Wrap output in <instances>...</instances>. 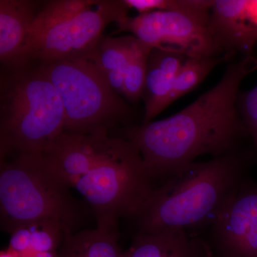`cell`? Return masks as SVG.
<instances>
[{
    "label": "cell",
    "instance_id": "1",
    "mask_svg": "<svg viewBox=\"0 0 257 257\" xmlns=\"http://www.w3.org/2000/svg\"><path fill=\"white\" fill-rule=\"evenodd\" d=\"M257 69V57L245 56L228 66L222 78L192 104L166 119L126 128L154 184L195 162L243 149L248 136L239 109L241 82Z\"/></svg>",
    "mask_w": 257,
    "mask_h": 257
},
{
    "label": "cell",
    "instance_id": "2",
    "mask_svg": "<svg viewBox=\"0 0 257 257\" xmlns=\"http://www.w3.org/2000/svg\"><path fill=\"white\" fill-rule=\"evenodd\" d=\"M251 152L194 162L156 184L131 220L136 233L180 229L199 234L211 226L249 179ZM135 233V234H136Z\"/></svg>",
    "mask_w": 257,
    "mask_h": 257
},
{
    "label": "cell",
    "instance_id": "3",
    "mask_svg": "<svg viewBox=\"0 0 257 257\" xmlns=\"http://www.w3.org/2000/svg\"><path fill=\"white\" fill-rule=\"evenodd\" d=\"M69 189L51 170L42 153L19 154L12 162L1 160L2 226L11 234L22 225L51 220L73 234L80 209Z\"/></svg>",
    "mask_w": 257,
    "mask_h": 257
},
{
    "label": "cell",
    "instance_id": "4",
    "mask_svg": "<svg viewBox=\"0 0 257 257\" xmlns=\"http://www.w3.org/2000/svg\"><path fill=\"white\" fill-rule=\"evenodd\" d=\"M94 213L96 227L117 230L121 219L131 220L151 194L155 184L143 157L126 139L114 143L67 183Z\"/></svg>",
    "mask_w": 257,
    "mask_h": 257
},
{
    "label": "cell",
    "instance_id": "5",
    "mask_svg": "<svg viewBox=\"0 0 257 257\" xmlns=\"http://www.w3.org/2000/svg\"><path fill=\"white\" fill-rule=\"evenodd\" d=\"M1 93V159L10 152L43 153L65 131L55 86L38 69L12 74Z\"/></svg>",
    "mask_w": 257,
    "mask_h": 257
},
{
    "label": "cell",
    "instance_id": "6",
    "mask_svg": "<svg viewBox=\"0 0 257 257\" xmlns=\"http://www.w3.org/2000/svg\"><path fill=\"white\" fill-rule=\"evenodd\" d=\"M37 69L50 79L60 94L66 132L108 130L128 114L127 107L89 53L42 62Z\"/></svg>",
    "mask_w": 257,
    "mask_h": 257
},
{
    "label": "cell",
    "instance_id": "7",
    "mask_svg": "<svg viewBox=\"0 0 257 257\" xmlns=\"http://www.w3.org/2000/svg\"><path fill=\"white\" fill-rule=\"evenodd\" d=\"M212 4L209 0H193L184 9L139 15L128 18L119 30L132 32L153 48L173 49L188 57L219 56L209 30Z\"/></svg>",
    "mask_w": 257,
    "mask_h": 257
},
{
    "label": "cell",
    "instance_id": "8",
    "mask_svg": "<svg viewBox=\"0 0 257 257\" xmlns=\"http://www.w3.org/2000/svg\"><path fill=\"white\" fill-rule=\"evenodd\" d=\"M124 0H104L48 29L27 42L25 61L42 62L74 58L87 55L102 37L106 27L116 23L121 27L128 20Z\"/></svg>",
    "mask_w": 257,
    "mask_h": 257
},
{
    "label": "cell",
    "instance_id": "9",
    "mask_svg": "<svg viewBox=\"0 0 257 257\" xmlns=\"http://www.w3.org/2000/svg\"><path fill=\"white\" fill-rule=\"evenodd\" d=\"M198 235L215 257H257V181L247 179L216 221Z\"/></svg>",
    "mask_w": 257,
    "mask_h": 257
},
{
    "label": "cell",
    "instance_id": "10",
    "mask_svg": "<svg viewBox=\"0 0 257 257\" xmlns=\"http://www.w3.org/2000/svg\"><path fill=\"white\" fill-rule=\"evenodd\" d=\"M249 1H213L209 20V33L221 55L241 52L252 55L257 43V26L250 17Z\"/></svg>",
    "mask_w": 257,
    "mask_h": 257
},
{
    "label": "cell",
    "instance_id": "11",
    "mask_svg": "<svg viewBox=\"0 0 257 257\" xmlns=\"http://www.w3.org/2000/svg\"><path fill=\"white\" fill-rule=\"evenodd\" d=\"M28 0L0 1V59L3 63L21 67L26 63L25 47L29 30L40 10Z\"/></svg>",
    "mask_w": 257,
    "mask_h": 257
},
{
    "label": "cell",
    "instance_id": "12",
    "mask_svg": "<svg viewBox=\"0 0 257 257\" xmlns=\"http://www.w3.org/2000/svg\"><path fill=\"white\" fill-rule=\"evenodd\" d=\"M126 257H213L199 235L184 229H168L156 234L136 233Z\"/></svg>",
    "mask_w": 257,
    "mask_h": 257
},
{
    "label": "cell",
    "instance_id": "13",
    "mask_svg": "<svg viewBox=\"0 0 257 257\" xmlns=\"http://www.w3.org/2000/svg\"><path fill=\"white\" fill-rule=\"evenodd\" d=\"M67 234L63 226L55 221H34L19 226L11 233L8 248L20 256L58 251Z\"/></svg>",
    "mask_w": 257,
    "mask_h": 257
},
{
    "label": "cell",
    "instance_id": "14",
    "mask_svg": "<svg viewBox=\"0 0 257 257\" xmlns=\"http://www.w3.org/2000/svg\"><path fill=\"white\" fill-rule=\"evenodd\" d=\"M58 257H126L119 244L118 230L96 227L67 234Z\"/></svg>",
    "mask_w": 257,
    "mask_h": 257
},
{
    "label": "cell",
    "instance_id": "15",
    "mask_svg": "<svg viewBox=\"0 0 257 257\" xmlns=\"http://www.w3.org/2000/svg\"><path fill=\"white\" fill-rule=\"evenodd\" d=\"M134 36L101 37L89 55L111 87L123 95L125 69Z\"/></svg>",
    "mask_w": 257,
    "mask_h": 257
},
{
    "label": "cell",
    "instance_id": "16",
    "mask_svg": "<svg viewBox=\"0 0 257 257\" xmlns=\"http://www.w3.org/2000/svg\"><path fill=\"white\" fill-rule=\"evenodd\" d=\"M175 79L148 60L144 87L145 116L143 124H147L172 104V94Z\"/></svg>",
    "mask_w": 257,
    "mask_h": 257
},
{
    "label": "cell",
    "instance_id": "17",
    "mask_svg": "<svg viewBox=\"0 0 257 257\" xmlns=\"http://www.w3.org/2000/svg\"><path fill=\"white\" fill-rule=\"evenodd\" d=\"M231 55L187 57L174 80L172 103L194 90L216 66Z\"/></svg>",
    "mask_w": 257,
    "mask_h": 257
},
{
    "label": "cell",
    "instance_id": "18",
    "mask_svg": "<svg viewBox=\"0 0 257 257\" xmlns=\"http://www.w3.org/2000/svg\"><path fill=\"white\" fill-rule=\"evenodd\" d=\"M98 3L94 0H57L47 3L37 13L30 26L28 41L64 20L95 6Z\"/></svg>",
    "mask_w": 257,
    "mask_h": 257
},
{
    "label": "cell",
    "instance_id": "19",
    "mask_svg": "<svg viewBox=\"0 0 257 257\" xmlns=\"http://www.w3.org/2000/svg\"><path fill=\"white\" fill-rule=\"evenodd\" d=\"M153 47L134 37L124 72L123 95L135 102L143 96L149 57Z\"/></svg>",
    "mask_w": 257,
    "mask_h": 257
},
{
    "label": "cell",
    "instance_id": "20",
    "mask_svg": "<svg viewBox=\"0 0 257 257\" xmlns=\"http://www.w3.org/2000/svg\"><path fill=\"white\" fill-rule=\"evenodd\" d=\"M128 9L138 11L140 15L155 11H170L188 8L193 0H124Z\"/></svg>",
    "mask_w": 257,
    "mask_h": 257
},
{
    "label": "cell",
    "instance_id": "21",
    "mask_svg": "<svg viewBox=\"0 0 257 257\" xmlns=\"http://www.w3.org/2000/svg\"><path fill=\"white\" fill-rule=\"evenodd\" d=\"M239 109L246 126L257 121V85L241 96Z\"/></svg>",
    "mask_w": 257,
    "mask_h": 257
},
{
    "label": "cell",
    "instance_id": "22",
    "mask_svg": "<svg viewBox=\"0 0 257 257\" xmlns=\"http://www.w3.org/2000/svg\"><path fill=\"white\" fill-rule=\"evenodd\" d=\"M246 128H247L248 135L252 140L253 147L257 155V121L248 125Z\"/></svg>",
    "mask_w": 257,
    "mask_h": 257
},
{
    "label": "cell",
    "instance_id": "23",
    "mask_svg": "<svg viewBox=\"0 0 257 257\" xmlns=\"http://www.w3.org/2000/svg\"><path fill=\"white\" fill-rule=\"evenodd\" d=\"M248 11H249V15L251 20H252L253 23L256 24L257 26V0L249 1Z\"/></svg>",
    "mask_w": 257,
    "mask_h": 257
},
{
    "label": "cell",
    "instance_id": "24",
    "mask_svg": "<svg viewBox=\"0 0 257 257\" xmlns=\"http://www.w3.org/2000/svg\"><path fill=\"white\" fill-rule=\"evenodd\" d=\"M20 257H58V251H45V252L33 253Z\"/></svg>",
    "mask_w": 257,
    "mask_h": 257
},
{
    "label": "cell",
    "instance_id": "25",
    "mask_svg": "<svg viewBox=\"0 0 257 257\" xmlns=\"http://www.w3.org/2000/svg\"><path fill=\"white\" fill-rule=\"evenodd\" d=\"M0 257H20V256H19L18 253H15L14 251L10 250V248H8V249L1 251Z\"/></svg>",
    "mask_w": 257,
    "mask_h": 257
},
{
    "label": "cell",
    "instance_id": "26",
    "mask_svg": "<svg viewBox=\"0 0 257 257\" xmlns=\"http://www.w3.org/2000/svg\"><path fill=\"white\" fill-rule=\"evenodd\" d=\"M213 257H215V256H213Z\"/></svg>",
    "mask_w": 257,
    "mask_h": 257
}]
</instances>
